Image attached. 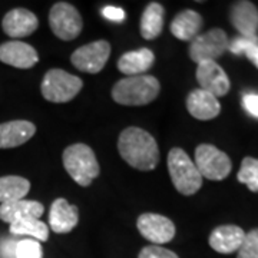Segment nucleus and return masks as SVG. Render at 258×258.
<instances>
[{
    "label": "nucleus",
    "instance_id": "nucleus-14",
    "mask_svg": "<svg viewBox=\"0 0 258 258\" xmlns=\"http://www.w3.org/2000/svg\"><path fill=\"white\" fill-rule=\"evenodd\" d=\"M79 222V210L64 198H57L49 210V227L56 234H68Z\"/></svg>",
    "mask_w": 258,
    "mask_h": 258
},
{
    "label": "nucleus",
    "instance_id": "nucleus-3",
    "mask_svg": "<svg viewBox=\"0 0 258 258\" xmlns=\"http://www.w3.org/2000/svg\"><path fill=\"white\" fill-rule=\"evenodd\" d=\"M63 166L75 182L81 186H89L99 175V164L91 147L86 144H74L63 151Z\"/></svg>",
    "mask_w": 258,
    "mask_h": 258
},
{
    "label": "nucleus",
    "instance_id": "nucleus-8",
    "mask_svg": "<svg viewBox=\"0 0 258 258\" xmlns=\"http://www.w3.org/2000/svg\"><path fill=\"white\" fill-rule=\"evenodd\" d=\"M230 45V39L227 33L220 28H214L208 32L194 39L189 43L188 53L195 63H201L205 60H214L221 57Z\"/></svg>",
    "mask_w": 258,
    "mask_h": 258
},
{
    "label": "nucleus",
    "instance_id": "nucleus-22",
    "mask_svg": "<svg viewBox=\"0 0 258 258\" xmlns=\"http://www.w3.org/2000/svg\"><path fill=\"white\" fill-rule=\"evenodd\" d=\"M165 10L161 3L152 2L149 3L141 18V36L147 40L157 39L164 29V20H165Z\"/></svg>",
    "mask_w": 258,
    "mask_h": 258
},
{
    "label": "nucleus",
    "instance_id": "nucleus-32",
    "mask_svg": "<svg viewBox=\"0 0 258 258\" xmlns=\"http://www.w3.org/2000/svg\"><path fill=\"white\" fill-rule=\"evenodd\" d=\"M16 241L5 240L0 245V255L2 258H16Z\"/></svg>",
    "mask_w": 258,
    "mask_h": 258
},
{
    "label": "nucleus",
    "instance_id": "nucleus-27",
    "mask_svg": "<svg viewBox=\"0 0 258 258\" xmlns=\"http://www.w3.org/2000/svg\"><path fill=\"white\" fill-rule=\"evenodd\" d=\"M16 258H43V249L36 240H22L16 244Z\"/></svg>",
    "mask_w": 258,
    "mask_h": 258
},
{
    "label": "nucleus",
    "instance_id": "nucleus-24",
    "mask_svg": "<svg viewBox=\"0 0 258 258\" xmlns=\"http://www.w3.org/2000/svg\"><path fill=\"white\" fill-rule=\"evenodd\" d=\"M10 234L12 235H29L33 237L36 241L49 240V228L45 222H42L39 218H22L19 221L10 224Z\"/></svg>",
    "mask_w": 258,
    "mask_h": 258
},
{
    "label": "nucleus",
    "instance_id": "nucleus-28",
    "mask_svg": "<svg viewBox=\"0 0 258 258\" xmlns=\"http://www.w3.org/2000/svg\"><path fill=\"white\" fill-rule=\"evenodd\" d=\"M237 258H258V228L245 234Z\"/></svg>",
    "mask_w": 258,
    "mask_h": 258
},
{
    "label": "nucleus",
    "instance_id": "nucleus-6",
    "mask_svg": "<svg viewBox=\"0 0 258 258\" xmlns=\"http://www.w3.org/2000/svg\"><path fill=\"white\" fill-rule=\"evenodd\" d=\"M194 164L203 178L211 181L225 179L232 169L230 157L211 144H201L197 147Z\"/></svg>",
    "mask_w": 258,
    "mask_h": 258
},
{
    "label": "nucleus",
    "instance_id": "nucleus-16",
    "mask_svg": "<svg viewBox=\"0 0 258 258\" xmlns=\"http://www.w3.org/2000/svg\"><path fill=\"white\" fill-rule=\"evenodd\" d=\"M186 109L195 119L210 120L220 115L221 103L214 95L198 88L186 96Z\"/></svg>",
    "mask_w": 258,
    "mask_h": 258
},
{
    "label": "nucleus",
    "instance_id": "nucleus-26",
    "mask_svg": "<svg viewBox=\"0 0 258 258\" xmlns=\"http://www.w3.org/2000/svg\"><path fill=\"white\" fill-rule=\"evenodd\" d=\"M238 181L241 184H245L249 191L258 192V159L257 158L245 157L241 162V168L238 171Z\"/></svg>",
    "mask_w": 258,
    "mask_h": 258
},
{
    "label": "nucleus",
    "instance_id": "nucleus-9",
    "mask_svg": "<svg viewBox=\"0 0 258 258\" xmlns=\"http://www.w3.org/2000/svg\"><path fill=\"white\" fill-rule=\"evenodd\" d=\"M111 55V45L106 40H96L78 47L71 56L75 68L85 74H99Z\"/></svg>",
    "mask_w": 258,
    "mask_h": 258
},
{
    "label": "nucleus",
    "instance_id": "nucleus-31",
    "mask_svg": "<svg viewBox=\"0 0 258 258\" xmlns=\"http://www.w3.org/2000/svg\"><path fill=\"white\" fill-rule=\"evenodd\" d=\"M102 15L112 22H122L125 19V12L120 8H115V6H106L102 10Z\"/></svg>",
    "mask_w": 258,
    "mask_h": 258
},
{
    "label": "nucleus",
    "instance_id": "nucleus-17",
    "mask_svg": "<svg viewBox=\"0 0 258 258\" xmlns=\"http://www.w3.org/2000/svg\"><path fill=\"white\" fill-rule=\"evenodd\" d=\"M245 238V232L238 225H220L210 234V247L220 254L238 251Z\"/></svg>",
    "mask_w": 258,
    "mask_h": 258
},
{
    "label": "nucleus",
    "instance_id": "nucleus-30",
    "mask_svg": "<svg viewBox=\"0 0 258 258\" xmlns=\"http://www.w3.org/2000/svg\"><path fill=\"white\" fill-rule=\"evenodd\" d=\"M242 106L252 116L258 118V95H255V93H247V95H244V98H242Z\"/></svg>",
    "mask_w": 258,
    "mask_h": 258
},
{
    "label": "nucleus",
    "instance_id": "nucleus-25",
    "mask_svg": "<svg viewBox=\"0 0 258 258\" xmlns=\"http://www.w3.org/2000/svg\"><path fill=\"white\" fill-rule=\"evenodd\" d=\"M228 50L234 55H245L249 62L258 69V36L234 37L232 40H230Z\"/></svg>",
    "mask_w": 258,
    "mask_h": 258
},
{
    "label": "nucleus",
    "instance_id": "nucleus-5",
    "mask_svg": "<svg viewBox=\"0 0 258 258\" xmlns=\"http://www.w3.org/2000/svg\"><path fill=\"white\" fill-rule=\"evenodd\" d=\"M82 86L83 82L81 78L62 69H50L43 76L40 91L46 101L64 103L72 101L81 92Z\"/></svg>",
    "mask_w": 258,
    "mask_h": 258
},
{
    "label": "nucleus",
    "instance_id": "nucleus-21",
    "mask_svg": "<svg viewBox=\"0 0 258 258\" xmlns=\"http://www.w3.org/2000/svg\"><path fill=\"white\" fill-rule=\"evenodd\" d=\"M203 23V16L198 12L192 9L182 10L171 22V33L182 42H192L200 35Z\"/></svg>",
    "mask_w": 258,
    "mask_h": 258
},
{
    "label": "nucleus",
    "instance_id": "nucleus-10",
    "mask_svg": "<svg viewBox=\"0 0 258 258\" xmlns=\"http://www.w3.org/2000/svg\"><path fill=\"white\" fill-rule=\"evenodd\" d=\"M137 227L145 240L151 241L152 245H162L175 237V224L164 215L147 212L139 215Z\"/></svg>",
    "mask_w": 258,
    "mask_h": 258
},
{
    "label": "nucleus",
    "instance_id": "nucleus-29",
    "mask_svg": "<svg viewBox=\"0 0 258 258\" xmlns=\"http://www.w3.org/2000/svg\"><path fill=\"white\" fill-rule=\"evenodd\" d=\"M138 258H179L174 251L164 248L161 245H148L139 252Z\"/></svg>",
    "mask_w": 258,
    "mask_h": 258
},
{
    "label": "nucleus",
    "instance_id": "nucleus-12",
    "mask_svg": "<svg viewBox=\"0 0 258 258\" xmlns=\"http://www.w3.org/2000/svg\"><path fill=\"white\" fill-rule=\"evenodd\" d=\"M0 62L18 69H30L39 62V55L29 43L10 40L0 45Z\"/></svg>",
    "mask_w": 258,
    "mask_h": 258
},
{
    "label": "nucleus",
    "instance_id": "nucleus-20",
    "mask_svg": "<svg viewBox=\"0 0 258 258\" xmlns=\"http://www.w3.org/2000/svg\"><path fill=\"white\" fill-rule=\"evenodd\" d=\"M155 62V55L151 49L141 47L137 50H131L118 59V69L122 74L129 76H139L148 72Z\"/></svg>",
    "mask_w": 258,
    "mask_h": 258
},
{
    "label": "nucleus",
    "instance_id": "nucleus-4",
    "mask_svg": "<svg viewBox=\"0 0 258 258\" xmlns=\"http://www.w3.org/2000/svg\"><path fill=\"white\" fill-rule=\"evenodd\" d=\"M168 171L175 189L182 195H194L203 186V176L192 159L181 148H172L168 154Z\"/></svg>",
    "mask_w": 258,
    "mask_h": 258
},
{
    "label": "nucleus",
    "instance_id": "nucleus-18",
    "mask_svg": "<svg viewBox=\"0 0 258 258\" xmlns=\"http://www.w3.org/2000/svg\"><path fill=\"white\" fill-rule=\"evenodd\" d=\"M36 132L35 123L18 119L0 123V149L16 148L26 144Z\"/></svg>",
    "mask_w": 258,
    "mask_h": 258
},
{
    "label": "nucleus",
    "instance_id": "nucleus-13",
    "mask_svg": "<svg viewBox=\"0 0 258 258\" xmlns=\"http://www.w3.org/2000/svg\"><path fill=\"white\" fill-rule=\"evenodd\" d=\"M39 26L36 15L30 10L18 8L8 12L2 20L3 32L13 39L30 36Z\"/></svg>",
    "mask_w": 258,
    "mask_h": 258
},
{
    "label": "nucleus",
    "instance_id": "nucleus-15",
    "mask_svg": "<svg viewBox=\"0 0 258 258\" xmlns=\"http://www.w3.org/2000/svg\"><path fill=\"white\" fill-rule=\"evenodd\" d=\"M230 19L232 26L241 36L255 37L258 32V9L252 2L240 0L231 6Z\"/></svg>",
    "mask_w": 258,
    "mask_h": 258
},
{
    "label": "nucleus",
    "instance_id": "nucleus-19",
    "mask_svg": "<svg viewBox=\"0 0 258 258\" xmlns=\"http://www.w3.org/2000/svg\"><path fill=\"white\" fill-rule=\"evenodd\" d=\"M45 212V205L35 200H18L0 204V220L8 224L19 221L22 218H40Z\"/></svg>",
    "mask_w": 258,
    "mask_h": 258
},
{
    "label": "nucleus",
    "instance_id": "nucleus-2",
    "mask_svg": "<svg viewBox=\"0 0 258 258\" xmlns=\"http://www.w3.org/2000/svg\"><path fill=\"white\" fill-rule=\"evenodd\" d=\"M159 91V81L151 75L128 76L115 83L112 88V98L119 105L142 106L155 101Z\"/></svg>",
    "mask_w": 258,
    "mask_h": 258
},
{
    "label": "nucleus",
    "instance_id": "nucleus-23",
    "mask_svg": "<svg viewBox=\"0 0 258 258\" xmlns=\"http://www.w3.org/2000/svg\"><path fill=\"white\" fill-rule=\"evenodd\" d=\"M30 191V182L18 175L0 176V204L25 200Z\"/></svg>",
    "mask_w": 258,
    "mask_h": 258
},
{
    "label": "nucleus",
    "instance_id": "nucleus-11",
    "mask_svg": "<svg viewBox=\"0 0 258 258\" xmlns=\"http://www.w3.org/2000/svg\"><path fill=\"white\" fill-rule=\"evenodd\" d=\"M197 81L200 89L214 95L217 99L230 92L231 83L225 71L214 60H205L197 66Z\"/></svg>",
    "mask_w": 258,
    "mask_h": 258
},
{
    "label": "nucleus",
    "instance_id": "nucleus-1",
    "mask_svg": "<svg viewBox=\"0 0 258 258\" xmlns=\"http://www.w3.org/2000/svg\"><path fill=\"white\" fill-rule=\"evenodd\" d=\"M118 151L129 166L139 171H152L159 162V148L155 138L145 129L137 126L120 132Z\"/></svg>",
    "mask_w": 258,
    "mask_h": 258
},
{
    "label": "nucleus",
    "instance_id": "nucleus-7",
    "mask_svg": "<svg viewBox=\"0 0 258 258\" xmlns=\"http://www.w3.org/2000/svg\"><path fill=\"white\" fill-rule=\"evenodd\" d=\"M49 25L60 40H74L81 35L83 20L78 9L66 2H57L49 12Z\"/></svg>",
    "mask_w": 258,
    "mask_h": 258
}]
</instances>
